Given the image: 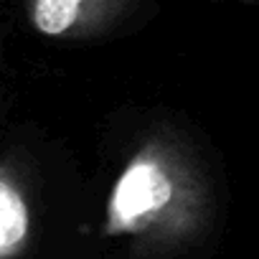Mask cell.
<instances>
[{
  "label": "cell",
  "mask_w": 259,
  "mask_h": 259,
  "mask_svg": "<svg viewBox=\"0 0 259 259\" xmlns=\"http://www.w3.org/2000/svg\"><path fill=\"white\" fill-rule=\"evenodd\" d=\"M33 213L18 176L0 163V259H21L31 246Z\"/></svg>",
  "instance_id": "obj_3"
},
{
  "label": "cell",
  "mask_w": 259,
  "mask_h": 259,
  "mask_svg": "<svg viewBox=\"0 0 259 259\" xmlns=\"http://www.w3.org/2000/svg\"><path fill=\"white\" fill-rule=\"evenodd\" d=\"M213 213L208 178L173 133H153L109 188L104 236L130 241L138 259H165L196 244Z\"/></svg>",
  "instance_id": "obj_1"
},
{
  "label": "cell",
  "mask_w": 259,
  "mask_h": 259,
  "mask_svg": "<svg viewBox=\"0 0 259 259\" xmlns=\"http://www.w3.org/2000/svg\"><path fill=\"white\" fill-rule=\"evenodd\" d=\"M133 0H26L33 31L46 38L81 41L109 31Z\"/></svg>",
  "instance_id": "obj_2"
}]
</instances>
